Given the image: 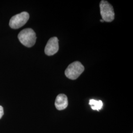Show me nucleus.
<instances>
[{
    "label": "nucleus",
    "mask_w": 133,
    "mask_h": 133,
    "mask_svg": "<svg viewBox=\"0 0 133 133\" xmlns=\"http://www.w3.org/2000/svg\"><path fill=\"white\" fill-rule=\"evenodd\" d=\"M59 41L57 37L50 38L44 49L45 53L48 56H51L58 52L59 50Z\"/></svg>",
    "instance_id": "39448f33"
},
{
    "label": "nucleus",
    "mask_w": 133,
    "mask_h": 133,
    "mask_svg": "<svg viewBox=\"0 0 133 133\" xmlns=\"http://www.w3.org/2000/svg\"><path fill=\"white\" fill-rule=\"evenodd\" d=\"M101 21L102 22H104V21L103 19H101Z\"/></svg>",
    "instance_id": "1a4fd4ad"
},
{
    "label": "nucleus",
    "mask_w": 133,
    "mask_h": 133,
    "mask_svg": "<svg viewBox=\"0 0 133 133\" xmlns=\"http://www.w3.org/2000/svg\"><path fill=\"white\" fill-rule=\"evenodd\" d=\"M4 114V109L3 108L2 106L0 105V119L2 118V116H3V115Z\"/></svg>",
    "instance_id": "6e6552de"
},
{
    "label": "nucleus",
    "mask_w": 133,
    "mask_h": 133,
    "mask_svg": "<svg viewBox=\"0 0 133 133\" xmlns=\"http://www.w3.org/2000/svg\"><path fill=\"white\" fill-rule=\"evenodd\" d=\"M84 71V67L81 62L75 61L72 63L65 71V75L68 78L75 80L77 79Z\"/></svg>",
    "instance_id": "f03ea898"
},
{
    "label": "nucleus",
    "mask_w": 133,
    "mask_h": 133,
    "mask_svg": "<svg viewBox=\"0 0 133 133\" xmlns=\"http://www.w3.org/2000/svg\"><path fill=\"white\" fill-rule=\"evenodd\" d=\"M19 41L22 44L28 48L33 46L36 41V35L33 29H25L22 30L18 35Z\"/></svg>",
    "instance_id": "f257e3e1"
},
{
    "label": "nucleus",
    "mask_w": 133,
    "mask_h": 133,
    "mask_svg": "<svg viewBox=\"0 0 133 133\" xmlns=\"http://www.w3.org/2000/svg\"><path fill=\"white\" fill-rule=\"evenodd\" d=\"M89 105H90L92 109L99 111L103 108V103L101 100L97 101L92 99L89 101Z\"/></svg>",
    "instance_id": "0eeeda50"
},
{
    "label": "nucleus",
    "mask_w": 133,
    "mask_h": 133,
    "mask_svg": "<svg viewBox=\"0 0 133 133\" xmlns=\"http://www.w3.org/2000/svg\"><path fill=\"white\" fill-rule=\"evenodd\" d=\"M29 19V14L27 12H22L12 16L10 20L9 25L11 28H19L27 23Z\"/></svg>",
    "instance_id": "20e7f679"
},
{
    "label": "nucleus",
    "mask_w": 133,
    "mask_h": 133,
    "mask_svg": "<svg viewBox=\"0 0 133 133\" xmlns=\"http://www.w3.org/2000/svg\"><path fill=\"white\" fill-rule=\"evenodd\" d=\"M68 105V100L66 96L63 94L58 95L55 100V105L59 110L65 109Z\"/></svg>",
    "instance_id": "423d86ee"
},
{
    "label": "nucleus",
    "mask_w": 133,
    "mask_h": 133,
    "mask_svg": "<svg viewBox=\"0 0 133 133\" xmlns=\"http://www.w3.org/2000/svg\"><path fill=\"white\" fill-rule=\"evenodd\" d=\"M100 12L102 19L105 22H110L114 19L113 6L107 1H102L100 4Z\"/></svg>",
    "instance_id": "7ed1b4c3"
}]
</instances>
